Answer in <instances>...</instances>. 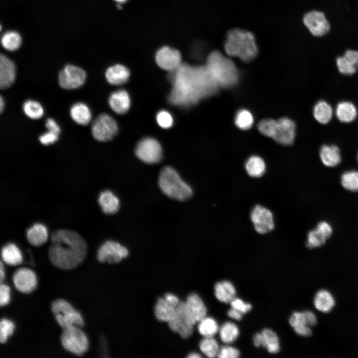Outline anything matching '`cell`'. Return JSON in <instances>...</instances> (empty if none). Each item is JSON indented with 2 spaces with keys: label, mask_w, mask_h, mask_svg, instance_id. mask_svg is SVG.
<instances>
[{
  "label": "cell",
  "mask_w": 358,
  "mask_h": 358,
  "mask_svg": "<svg viewBox=\"0 0 358 358\" xmlns=\"http://www.w3.org/2000/svg\"><path fill=\"white\" fill-rule=\"evenodd\" d=\"M173 89L169 96L171 103L189 106L200 99L214 94L219 88L206 65L191 66L186 63L169 71Z\"/></svg>",
  "instance_id": "6da1fadb"
},
{
  "label": "cell",
  "mask_w": 358,
  "mask_h": 358,
  "mask_svg": "<svg viewBox=\"0 0 358 358\" xmlns=\"http://www.w3.org/2000/svg\"><path fill=\"white\" fill-rule=\"evenodd\" d=\"M48 257L56 267L64 270L74 268L85 259L88 246L77 232L67 229L54 231L50 237Z\"/></svg>",
  "instance_id": "7a4b0ae2"
},
{
  "label": "cell",
  "mask_w": 358,
  "mask_h": 358,
  "mask_svg": "<svg viewBox=\"0 0 358 358\" xmlns=\"http://www.w3.org/2000/svg\"><path fill=\"white\" fill-rule=\"evenodd\" d=\"M224 48L229 56L238 57L245 62L252 61L258 54L254 35L249 31L238 28L227 31Z\"/></svg>",
  "instance_id": "3957f363"
},
{
  "label": "cell",
  "mask_w": 358,
  "mask_h": 358,
  "mask_svg": "<svg viewBox=\"0 0 358 358\" xmlns=\"http://www.w3.org/2000/svg\"><path fill=\"white\" fill-rule=\"evenodd\" d=\"M205 65L219 87L230 88L237 83L239 73L235 64L220 52H211Z\"/></svg>",
  "instance_id": "277c9868"
},
{
  "label": "cell",
  "mask_w": 358,
  "mask_h": 358,
  "mask_svg": "<svg viewBox=\"0 0 358 358\" xmlns=\"http://www.w3.org/2000/svg\"><path fill=\"white\" fill-rule=\"evenodd\" d=\"M158 184L162 191L172 199L184 201L192 195L191 187L182 180L178 172L171 167L166 166L161 170Z\"/></svg>",
  "instance_id": "5b68a950"
},
{
  "label": "cell",
  "mask_w": 358,
  "mask_h": 358,
  "mask_svg": "<svg viewBox=\"0 0 358 358\" xmlns=\"http://www.w3.org/2000/svg\"><path fill=\"white\" fill-rule=\"evenodd\" d=\"M259 131L273 138L277 142L288 145L293 143L295 135V125L291 119L283 117L278 120L267 119L258 124Z\"/></svg>",
  "instance_id": "8992f818"
},
{
  "label": "cell",
  "mask_w": 358,
  "mask_h": 358,
  "mask_svg": "<svg viewBox=\"0 0 358 358\" xmlns=\"http://www.w3.org/2000/svg\"><path fill=\"white\" fill-rule=\"evenodd\" d=\"M80 328L71 326L63 328L60 337L64 348L78 356L84 355L89 349L88 339Z\"/></svg>",
  "instance_id": "52a82bcc"
},
{
  "label": "cell",
  "mask_w": 358,
  "mask_h": 358,
  "mask_svg": "<svg viewBox=\"0 0 358 358\" xmlns=\"http://www.w3.org/2000/svg\"><path fill=\"white\" fill-rule=\"evenodd\" d=\"M169 328L182 338H188L193 333L194 324L187 312L185 301H180L174 318L168 323Z\"/></svg>",
  "instance_id": "ba28073f"
},
{
  "label": "cell",
  "mask_w": 358,
  "mask_h": 358,
  "mask_svg": "<svg viewBox=\"0 0 358 358\" xmlns=\"http://www.w3.org/2000/svg\"><path fill=\"white\" fill-rule=\"evenodd\" d=\"M91 133L95 139L100 142L111 140L118 132V126L115 120L107 114L98 115L91 126Z\"/></svg>",
  "instance_id": "9c48e42d"
},
{
  "label": "cell",
  "mask_w": 358,
  "mask_h": 358,
  "mask_svg": "<svg viewBox=\"0 0 358 358\" xmlns=\"http://www.w3.org/2000/svg\"><path fill=\"white\" fill-rule=\"evenodd\" d=\"M136 156L147 164H154L162 159V149L159 142L155 139L146 137L141 140L135 148Z\"/></svg>",
  "instance_id": "30bf717a"
},
{
  "label": "cell",
  "mask_w": 358,
  "mask_h": 358,
  "mask_svg": "<svg viewBox=\"0 0 358 358\" xmlns=\"http://www.w3.org/2000/svg\"><path fill=\"white\" fill-rule=\"evenodd\" d=\"M302 20L306 28L313 36L321 37L330 32V24L322 11H309L304 15Z\"/></svg>",
  "instance_id": "8fae6325"
},
{
  "label": "cell",
  "mask_w": 358,
  "mask_h": 358,
  "mask_svg": "<svg viewBox=\"0 0 358 358\" xmlns=\"http://www.w3.org/2000/svg\"><path fill=\"white\" fill-rule=\"evenodd\" d=\"M87 74L82 68L67 65L59 74V84L66 90H74L82 87L86 80Z\"/></svg>",
  "instance_id": "7c38bea8"
},
{
  "label": "cell",
  "mask_w": 358,
  "mask_h": 358,
  "mask_svg": "<svg viewBox=\"0 0 358 358\" xmlns=\"http://www.w3.org/2000/svg\"><path fill=\"white\" fill-rule=\"evenodd\" d=\"M128 254V249L120 243L107 241L98 250L97 259L100 263L113 264L120 262Z\"/></svg>",
  "instance_id": "4fadbf2b"
},
{
  "label": "cell",
  "mask_w": 358,
  "mask_h": 358,
  "mask_svg": "<svg viewBox=\"0 0 358 358\" xmlns=\"http://www.w3.org/2000/svg\"><path fill=\"white\" fill-rule=\"evenodd\" d=\"M251 219L256 231L261 234L271 231L274 227L273 215L268 208L257 205L252 209Z\"/></svg>",
  "instance_id": "5bb4252c"
},
{
  "label": "cell",
  "mask_w": 358,
  "mask_h": 358,
  "mask_svg": "<svg viewBox=\"0 0 358 358\" xmlns=\"http://www.w3.org/2000/svg\"><path fill=\"white\" fill-rule=\"evenodd\" d=\"M12 280L15 288L23 293H29L36 287L37 277L34 272L27 268H20L13 273Z\"/></svg>",
  "instance_id": "9a60e30c"
},
{
  "label": "cell",
  "mask_w": 358,
  "mask_h": 358,
  "mask_svg": "<svg viewBox=\"0 0 358 358\" xmlns=\"http://www.w3.org/2000/svg\"><path fill=\"white\" fill-rule=\"evenodd\" d=\"M180 52L168 46L160 48L156 54V61L158 66L169 71L177 68L181 63Z\"/></svg>",
  "instance_id": "2e32d148"
},
{
  "label": "cell",
  "mask_w": 358,
  "mask_h": 358,
  "mask_svg": "<svg viewBox=\"0 0 358 358\" xmlns=\"http://www.w3.org/2000/svg\"><path fill=\"white\" fill-rule=\"evenodd\" d=\"M332 232V226L329 223L326 221L319 222L315 229L308 233L307 247L312 249L322 246L331 236Z\"/></svg>",
  "instance_id": "e0dca14e"
},
{
  "label": "cell",
  "mask_w": 358,
  "mask_h": 358,
  "mask_svg": "<svg viewBox=\"0 0 358 358\" xmlns=\"http://www.w3.org/2000/svg\"><path fill=\"white\" fill-rule=\"evenodd\" d=\"M185 303L187 312L194 325L206 317V307L198 295L194 293L190 294Z\"/></svg>",
  "instance_id": "ac0fdd59"
},
{
  "label": "cell",
  "mask_w": 358,
  "mask_h": 358,
  "mask_svg": "<svg viewBox=\"0 0 358 358\" xmlns=\"http://www.w3.org/2000/svg\"><path fill=\"white\" fill-rule=\"evenodd\" d=\"M336 64L341 74L345 75L355 74L358 68V51L347 50L343 56L337 58Z\"/></svg>",
  "instance_id": "d6986e66"
},
{
  "label": "cell",
  "mask_w": 358,
  "mask_h": 358,
  "mask_svg": "<svg viewBox=\"0 0 358 358\" xmlns=\"http://www.w3.org/2000/svg\"><path fill=\"white\" fill-rule=\"evenodd\" d=\"M16 68L14 63L4 55L0 56V88L6 89L14 83Z\"/></svg>",
  "instance_id": "ffe728a7"
},
{
  "label": "cell",
  "mask_w": 358,
  "mask_h": 358,
  "mask_svg": "<svg viewBox=\"0 0 358 358\" xmlns=\"http://www.w3.org/2000/svg\"><path fill=\"white\" fill-rule=\"evenodd\" d=\"M108 103L110 108L116 113H126L130 105V99L127 92L123 90L112 92L109 97Z\"/></svg>",
  "instance_id": "44dd1931"
},
{
  "label": "cell",
  "mask_w": 358,
  "mask_h": 358,
  "mask_svg": "<svg viewBox=\"0 0 358 358\" xmlns=\"http://www.w3.org/2000/svg\"><path fill=\"white\" fill-rule=\"evenodd\" d=\"M177 306L169 302L164 297L159 298L155 304L154 314L160 321L168 323L174 317Z\"/></svg>",
  "instance_id": "7402d4cb"
},
{
  "label": "cell",
  "mask_w": 358,
  "mask_h": 358,
  "mask_svg": "<svg viewBox=\"0 0 358 358\" xmlns=\"http://www.w3.org/2000/svg\"><path fill=\"white\" fill-rule=\"evenodd\" d=\"M130 72L125 66L117 64L109 67L105 72L107 82L113 85H120L126 83L129 78Z\"/></svg>",
  "instance_id": "603a6c76"
},
{
  "label": "cell",
  "mask_w": 358,
  "mask_h": 358,
  "mask_svg": "<svg viewBox=\"0 0 358 358\" xmlns=\"http://www.w3.org/2000/svg\"><path fill=\"white\" fill-rule=\"evenodd\" d=\"M98 201L102 211L106 214H115L120 207L118 198L110 190L101 192Z\"/></svg>",
  "instance_id": "cb8c5ba5"
},
{
  "label": "cell",
  "mask_w": 358,
  "mask_h": 358,
  "mask_svg": "<svg viewBox=\"0 0 358 358\" xmlns=\"http://www.w3.org/2000/svg\"><path fill=\"white\" fill-rule=\"evenodd\" d=\"M319 156L322 163L327 167H335L341 161L340 151L336 145L322 146L320 150Z\"/></svg>",
  "instance_id": "d4e9b609"
},
{
  "label": "cell",
  "mask_w": 358,
  "mask_h": 358,
  "mask_svg": "<svg viewBox=\"0 0 358 358\" xmlns=\"http://www.w3.org/2000/svg\"><path fill=\"white\" fill-rule=\"evenodd\" d=\"M289 322L298 335L309 337L312 334L311 327L308 325L304 311L293 312L289 318Z\"/></svg>",
  "instance_id": "484cf974"
},
{
  "label": "cell",
  "mask_w": 358,
  "mask_h": 358,
  "mask_svg": "<svg viewBox=\"0 0 358 358\" xmlns=\"http://www.w3.org/2000/svg\"><path fill=\"white\" fill-rule=\"evenodd\" d=\"M214 293L215 297L219 301L228 303L235 298L236 291L231 282L224 280L215 284Z\"/></svg>",
  "instance_id": "4316f807"
},
{
  "label": "cell",
  "mask_w": 358,
  "mask_h": 358,
  "mask_svg": "<svg viewBox=\"0 0 358 358\" xmlns=\"http://www.w3.org/2000/svg\"><path fill=\"white\" fill-rule=\"evenodd\" d=\"M313 302L315 308L324 313L330 312L335 304L333 295L325 289L320 290L316 293Z\"/></svg>",
  "instance_id": "83f0119b"
},
{
  "label": "cell",
  "mask_w": 358,
  "mask_h": 358,
  "mask_svg": "<svg viewBox=\"0 0 358 358\" xmlns=\"http://www.w3.org/2000/svg\"><path fill=\"white\" fill-rule=\"evenodd\" d=\"M48 237V233L46 227L40 223L34 224L26 232L27 241L34 246H39L44 244Z\"/></svg>",
  "instance_id": "f1b7e54d"
},
{
  "label": "cell",
  "mask_w": 358,
  "mask_h": 358,
  "mask_svg": "<svg viewBox=\"0 0 358 358\" xmlns=\"http://www.w3.org/2000/svg\"><path fill=\"white\" fill-rule=\"evenodd\" d=\"M70 112L72 119L80 125H86L91 121V111L84 103L77 102L74 104L71 107Z\"/></svg>",
  "instance_id": "f546056e"
},
{
  "label": "cell",
  "mask_w": 358,
  "mask_h": 358,
  "mask_svg": "<svg viewBox=\"0 0 358 358\" xmlns=\"http://www.w3.org/2000/svg\"><path fill=\"white\" fill-rule=\"evenodd\" d=\"M1 255L3 261L10 266H17L22 262L23 257L21 251L13 243H8L3 246Z\"/></svg>",
  "instance_id": "4dcf8cb0"
},
{
  "label": "cell",
  "mask_w": 358,
  "mask_h": 358,
  "mask_svg": "<svg viewBox=\"0 0 358 358\" xmlns=\"http://www.w3.org/2000/svg\"><path fill=\"white\" fill-rule=\"evenodd\" d=\"M357 114L356 106L351 102H341L336 107V116L342 122L350 123L353 121L357 117Z\"/></svg>",
  "instance_id": "1f68e13d"
},
{
  "label": "cell",
  "mask_w": 358,
  "mask_h": 358,
  "mask_svg": "<svg viewBox=\"0 0 358 358\" xmlns=\"http://www.w3.org/2000/svg\"><path fill=\"white\" fill-rule=\"evenodd\" d=\"M55 317L56 321L62 328L71 326L82 327L84 325L82 316L76 309L63 314L55 315Z\"/></svg>",
  "instance_id": "d6a6232c"
},
{
  "label": "cell",
  "mask_w": 358,
  "mask_h": 358,
  "mask_svg": "<svg viewBox=\"0 0 358 358\" xmlns=\"http://www.w3.org/2000/svg\"><path fill=\"white\" fill-rule=\"evenodd\" d=\"M313 113L315 119L319 123L326 124L332 117L333 110L329 103L325 101L320 100L315 105Z\"/></svg>",
  "instance_id": "836d02e7"
},
{
  "label": "cell",
  "mask_w": 358,
  "mask_h": 358,
  "mask_svg": "<svg viewBox=\"0 0 358 358\" xmlns=\"http://www.w3.org/2000/svg\"><path fill=\"white\" fill-rule=\"evenodd\" d=\"M262 335V347L266 348L271 354L279 352L280 345L278 337L272 330L266 328L261 332Z\"/></svg>",
  "instance_id": "e575fe53"
},
{
  "label": "cell",
  "mask_w": 358,
  "mask_h": 358,
  "mask_svg": "<svg viewBox=\"0 0 358 358\" xmlns=\"http://www.w3.org/2000/svg\"><path fill=\"white\" fill-rule=\"evenodd\" d=\"M245 168L248 175L252 177H261L265 172L266 164L260 157L253 156L250 157L245 164Z\"/></svg>",
  "instance_id": "d590c367"
},
{
  "label": "cell",
  "mask_w": 358,
  "mask_h": 358,
  "mask_svg": "<svg viewBox=\"0 0 358 358\" xmlns=\"http://www.w3.org/2000/svg\"><path fill=\"white\" fill-rule=\"evenodd\" d=\"M219 333L220 338L223 343L230 344L238 337L239 329L234 323L226 322L219 328Z\"/></svg>",
  "instance_id": "8d00e7d4"
},
{
  "label": "cell",
  "mask_w": 358,
  "mask_h": 358,
  "mask_svg": "<svg viewBox=\"0 0 358 358\" xmlns=\"http://www.w3.org/2000/svg\"><path fill=\"white\" fill-rule=\"evenodd\" d=\"M198 331L204 337H212L219 331V327L216 320L212 317H205L198 322Z\"/></svg>",
  "instance_id": "74e56055"
},
{
  "label": "cell",
  "mask_w": 358,
  "mask_h": 358,
  "mask_svg": "<svg viewBox=\"0 0 358 358\" xmlns=\"http://www.w3.org/2000/svg\"><path fill=\"white\" fill-rule=\"evenodd\" d=\"M199 347L201 352L210 358L217 357L220 349L217 341L213 337H204L199 342Z\"/></svg>",
  "instance_id": "f35d334b"
},
{
  "label": "cell",
  "mask_w": 358,
  "mask_h": 358,
  "mask_svg": "<svg viewBox=\"0 0 358 358\" xmlns=\"http://www.w3.org/2000/svg\"><path fill=\"white\" fill-rule=\"evenodd\" d=\"M21 38L15 31H7L3 34L1 38L3 47L9 51H15L20 46Z\"/></svg>",
  "instance_id": "ab89813d"
},
{
  "label": "cell",
  "mask_w": 358,
  "mask_h": 358,
  "mask_svg": "<svg viewBox=\"0 0 358 358\" xmlns=\"http://www.w3.org/2000/svg\"><path fill=\"white\" fill-rule=\"evenodd\" d=\"M22 108L25 114L31 119H39L44 114L42 106L40 103L33 100L25 101L23 104Z\"/></svg>",
  "instance_id": "60d3db41"
},
{
  "label": "cell",
  "mask_w": 358,
  "mask_h": 358,
  "mask_svg": "<svg viewBox=\"0 0 358 358\" xmlns=\"http://www.w3.org/2000/svg\"><path fill=\"white\" fill-rule=\"evenodd\" d=\"M341 182L346 189L358 191V171L353 170L345 172L342 175Z\"/></svg>",
  "instance_id": "b9f144b4"
},
{
  "label": "cell",
  "mask_w": 358,
  "mask_h": 358,
  "mask_svg": "<svg viewBox=\"0 0 358 358\" xmlns=\"http://www.w3.org/2000/svg\"><path fill=\"white\" fill-rule=\"evenodd\" d=\"M254 119L251 113L247 110L242 109L238 112L235 117L237 126L243 130L250 128L253 124Z\"/></svg>",
  "instance_id": "7bdbcfd3"
},
{
  "label": "cell",
  "mask_w": 358,
  "mask_h": 358,
  "mask_svg": "<svg viewBox=\"0 0 358 358\" xmlns=\"http://www.w3.org/2000/svg\"><path fill=\"white\" fill-rule=\"evenodd\" d=\"M75 309L69 302L62 299H55L51 304V310L54 315L63 314Z\"/></svg>",
  "instance_id": "ee69618b"
},
{
  "label": "cell",
  "mask_w": 358,
  "mask_h": 358,
  "mask_svg": "<svg viewBox=\"0 0 358 358\" xmlns=\"http://www.w3.org/2000/svg\"><path fill=\"white\" fill-rule=\"evenodd\" d=\"M14 324L11 321L7 319H2L0 322V342L5 343L8 338L11 336L14 331Z\"/></svg>",
  "instance_id": "f6af8a7d"
},
{
  "label": "cell",
  "mask_w": 358,
  "mask_h": 358,
  "mask_svg": "<svg viewBox=\"0 0 358 358\" xmlns=\"http://www.w3.org/2000/svg\"><path fill=\"white\" fill-rule=\"evenodd\" d=\"M156 119L158 124L164 128L171 127L173 123V119L171 114L165 110L159 111L157 114Z\"/></svg>",
  "instance_id": "bcb514c9"
},
{
  "label": "cell",
  "mask_w": 358,
  "mask_h": 358,
  "mask_svg": "<svg viewBox=\"0 0 358 358\" xmlns=\"http://www.w3.org/2000/svg\"><path fill=\"white\" fill-rule=\"evenodd\" d=\"M239 356L240 352L237 349L225 346L220 348L217 357L219 358H237Z\"/></svg>",
  "instance_id": "7dc6e473"
},
{
  "label": "cell",
  "mask_w": 358,
  "mask_h": 358,
  "mask_svg": "<svg viewBox=\"0 0 358 358\" xmlns=\"http://www.w3.org/2000/svg\"><path fill=\"white\" fill-rule=\"evenodd\" d=\"M232 308H234L243 314L249 312L252 309V305L249 303L245 302L242 299L235 298L230 302Z\"/></svg>",
  "instance_id": "c3c4849f"
},
{
  "label": "cell",
  "mask_w": 358,
  "mask_h": 358,
  "mask_svg": "<svg viewBox=\"0 0 358 358\" xmlns=\"http://www.w3.org/2000/svg\"><path fill=\"white\" fill-rule=\"evenodd\" d=\"M10 288L8 285L0 283V305L1 306L6 305L10 301Z\"/></svg>",
  "instance_id": "681fc988"
},
{
  "label": "cell",
  "mask_w": 358,
  "mask_h": 358,
  "mask_svg": "<svg viewBox=\"0 0 358 358\" xmlns=\"http://www.w3.org/2000/svg\"><path fill=\"white\" fill-rule=\"evenodd\" d=\"M59 135L48 131L42 134L39 138L40 143L44 145H48L56 142L58 139Z\"/></svg>",
  "instance_id": "f907efd6"
},
{
  "label": "cell",
  "mask_w": 358,
  "mask_h": 358,
  "mask_svg": "<svg viewBox=\"0 0 358 358\" xmlns=\"http://www.w3.org/2000/svg\"><path fill=\"white\" fill-rule=\"evenodd\" d=\"M45 126L48 131L59 135L60 133V128L53 119L51 118L47 119L45 122Z\"/></svg>",
  "instance_id": "816d5d0a"
},
{
  "label": "cell",
  "mask_w": 358,
  "mask_h": 358,
  "mask_svg": "<svg viewBox=\"0 0 358 358\" xmlns=\"http://www.w3.org/2000/svg\"><path fill=\"white\" fill-rule=\"evenodd\" d=\"M305 316L307 319L308 325L312 327L316 325L317 323V319L315 314L311 311H304Z\"/></svg>",
  "instance_id": "f5cc1de1"
},
{
  "label": "cell",
  "mask_w": 358,
  "mask_h": 358,
  "mask_svg": "<svg viewBox=\"0 0 358 358\" xmlns=\"http://www.w3.org/2000/svg\"><path fill=\"white\" fill-rule=\"evenodd\" d=\"M242 314L243 313L233 308L230 309L227 312V315L230 318L237 321L242 319Z\"/></svg>",
  "instance_id": "db71d44e"
},
{
  "label": "cell",
  "mask_w": 358,
  "mask_h": 358,
  "mask_svg": "<svg viewBox=\"0 0 358 358\" xmlns=\"http://www.w3.org/2000/svg\"><path fill=\"white\" fill-rule=\"evenodd\" d=\"M164 297L170 303L177 306L180 302L179 298L175 294L171 293L166 294Z\"/></svg>",
  "instance_id": "11a10c76"
},
{
  "label": "cell",
  "mask_w": 358,
  "mask_h": 358,
  "mask_svg": "<svg viewBox=\"0 0 358 358\" xmlns=\"http://www.w3.org/2000/svg\"><path fill=\"white\" fill-rule=\"evenodd\" d=\"M253 341L256 347H262V335L261 333L256 334L253 338Z\"/></svg>",
  "instance_id": "9f6ffc18"
},
{
  "label": "cell",
  "mask_w": 358,
  "mask_h": 358,
  "mask_svg": "<svg viewBox=\"0 0 358 358\" xmlns=\"http://www.w3.org/2000/svg\"><path fill=\"white\" fill-rule=\"evenodd\" d=\"M4 268L3 266L2 262H0V283L2 282L4 278Z\"/></svg>",
  "instance_id": "6f0895ef"
},
{
  "label": "cell",
  "mask_w": 358,
  "mask_h": 358,
  "mask_svg": "<svg viewBox=\"0 0 358 358\" xmlns=\"http://www.w3.org/2000/svg\"><path fill=\"white\" fill-rule=\"evenodd\" d=\"M187 357L189 358H202V356L198 353L193 352L188 354Z\"/></svg>",
  "instance_id": "680465c9"
},
{
  "label": "cell",
  "mask_w": 358,
  "mask_h": 358,
  "mask_svg": "<svg viewBox=\"0 0 358 358\" xmlns=\"http://www.w3.org/2000/svg\"><path fill=\"white\" fill-rule=\"evenodd\" d=\"M4 108V101L2 98V97L1 96L0 98V112H2L3 109Z\"/></svg>",
  "instance_id": "91938a15"
},
{
  "label": "cell",
  "mask_w": 358,
  "mask_h": 358,
  "mask_svg": "<svg viewBox=\"0 0 358 358\" xmlns=\"http://www.w3.org/2000/svg\"><path fill=\"white\" fill-rule=\"evenodd\" d=\"M119 3H123L125 2L127 0H115Z\"/></svg>",
  "instance_id": "94428289"
},
{
  "label": "cell",
  "mask_w": 358,
  "mask_h": 358,
  "mask_svg": "<svg viewBox=\"0 0 358 358\" xmlns=\"http://www.w3.org/2000/svg\"></svg>",
  "instance_id": "6125c7cd"
}]
</instances>
